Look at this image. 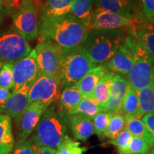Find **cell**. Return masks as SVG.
Returning <instances> with one entry per match:
<instances>
[{
	"label": "cell",
	"instance_id": "6da1fadb",
	"mask_svg": "<svg viewBox=\"0 0 154 154\" xmlns=\"http://www.w3.org/2000/svg\"><path fill=\"white\" fill-rule=\"evenodd\" d=\"M89 32V29L70 14L57 18L39 15L38 18L40 42L61 49L82 45Z\"/></svg>",
	"mask_w": 154,
	"mask_h": 154
},
{
	"label": "cell",
	"instance_id": "7a4b0ae2",
	"mask_svg": "<svg viewBox=\"0 0 154 154\" xmlns=\"http://www.w3.org/2000/svg\"><path fill=\"white\" fill-rule=\"evenodd\" d=\"M66 123L63 113L50 106L44 111L30 140L40 147L58 149L68 136Z\"/></svg>",
	"mask_w": 154,
	"mask_h": 154
},
{
	"label": "cell",
	"instance_id": "3957f363",
	"mask_svg": "<svg viewBox=\"0 0 154 154\" xmlns=\"http://www.w3.org/2000/svg\"><path fill=\"white\" fill-rule=\"evenodd\" d=\"M124 43L131 50L134 58L127 79L129 85L138 92L154 84V59L131 32L125 38Z\"/></svg>",
	"mask_w": 154,
	"mask_h": 154
},
{
	"label": "cell",
	"instance_id": "277c9868",
	"mask_svg": "<svg viewBox=\"0 0 154 154\" xmlns=\"http://www.w3.org/2000/svg\"><path fill=\"white\" fill-rule=\"evenodd\" d=\"M124 32L119 29L91 30L82 44L96 66L106 63L125 40Z\"/></svg>",
	"mask_w": 154,
	"mask_h": 154
},
{
	"label": "cell",
	"instance_id": "5b68a950",
	"mask_svg": "<svg viewBox=\"0 0 154 154\" xmlns=\"http://www.w3.org/2000/svg\"><path fill=\"white\" fill-rule=\"evenodd\" d=\"M95 66L83 45L61 49L59 79L62 87L76 85Z\"/></svg>",
	"mask_w": 154,
	"mask_h": 154
},
{
	"label": "cell",
	"instance_id": "8992f818",
	"mask_svg": "<svg viewBox=\"0 0 154 154\" xmlns=\"http://www.w3.org/2000/svg\"><path fill=\"white\" fill-rule=\"evenodd\" d=\"M32 51L29 42L14 26L0 32V60L14 63Z\"/></svg>",
	"mask_w": 154,
	"mask_h": 154
},
{
	"label": "cell",
	"instance_id": "52a82bcc",
	"mask_svg": "<svg viewBox=\"0 0 154 154\" xmlns=\"http://www.w3.org/2000/svg\"><path fill=\"white\" fill-rule=\"evenodd\" d=\"M14 27L26 38L33 41L38 36V5L35 0H22L12 14Z\"/></svg>",
	"mask_w": 154,
	"mask_h": 154
},
{
	"label": "cell",
	"instance_id": "ba28073f",
	"mask_svg": "<svg viewBox=\"0 0 154 154\" xmlns=\"http://www.w3.org/2000/svg\"><path fill=\"white\" fill-rule=\"evenodd\" d=\"M61 88L62 85L59 78L40 75L29 90V103H42L47 109L59 99Z\"/></svg>",
	"mask_w": 154,
	"mask_h": 154
},
{
	"label": "cell",
	"instance_id": "9c48e42d",
	"mask_svg": "<svg viewBox=\"0 0 154 154\" xmlns=\"http://www.w3.org/2000/svg\"><path fill=\"white\" fill-rule=\"evenodd\" d=\"M40 76L37 56L35 49L29 55L20 59L13 65V91H18L26 84H33Z\"/></svg>",
	"mask_w": 154,
	"mask_h": 154
},
{
	"label": "cell",
	"instance_id": "30bf717a",
	"mask_svg": "<svg viewBox=\"0 0 154 154\" xmlns=\"http://www.w3.org/2000/svg\"><path fill=\"white\" fill-rule=\"evenodd\" d=\"M40 75L59 78L61 49L56 46L39 42L35 47Z\"/></svg>",
	"mask_w": 154,
	"mask_h": 154
},
{
	"label": "cell",
	"instance_id": "8fae6325",
	"mask_svg": "<svg viewBox=\"0 0 154 154\" xmlns=\"http://www.w3.org/2000/svg\"><path fill=\"white\" fill-rule=\"evenodd\" d=\"M136 22L137 19L134 17L131 19L103 9H95L92 13L90 31L132 28Z\"/></svg>",
	"mask_w": 154,
	"mask_h": 154
},
{
	"label": "cell",
	"instance_id": "7c38bea8",
	"mask_svg": "<svg viewBox=\"0 0 154 154\" xmlns=\"http://www.w3.org/2000/svg\"><path fill=\"white\" fill-rule=\"evenodd\" d=\"M32 86V84H26L18 91H13L4 106L0 109V113L11 118L20 119L30 104L29 93Z\"/></svg>",
	"mask_w": 154,
	"mask_h": 154
},
{
	"label": "cell",
	"instance_id": "4fadbf2b",
	"mask_svg": "<svg viewBox=\"0 0 154 154\" xmlns=\"http://www.w3.org/2000/svg\"><path fill=\"white\" fill-rule=\"evenodd\" d=\"M47 108L39 103H32L20 118V134L17 143L27 140L29 136L34 131Z\"/></svg>",
	"mask_w": 154,
	"mask_h": 154
},
{
	"label": "cell",
	"instance_id": "5bb4252c",
	"mask_svg": "<svg viewBox=\"0 0 154 154\" xmlns=\"http://www.w3.org/2000/svg\"><path fill=\"white\" fill-rule=\"evenodd\" d=\"M129 83L124 75L114 74L110 86L109 102L106 111L112 113H119L128 91Z\"/></svg>",
	"mask_w": 154,
	"mask_h": 154
},
{
	"label": "cell",
	"instance_id": "9a60e30c",
	"mask_svg": "<svg viewBox=\"0 0 154 154\" xmlns=\"http://www.w3.org/2000/svg\"><path fill=\"white\" fill-rule=\"evenodd\" d=\"M134 61V58L132 51L124 42L113 57L108 61L106 66L108 71L114 74L128 75L131 70Z\"/></svg>",
	"mask_w": 154,
	"mask_h": 154
},
{
	"label": "cell",
	"instance_id": "2e32d148",
	"mask_svg": "<svg viewBox=\"0 0 154 154\" xmlns=\"http://www.w3.org/2000/svg\"><path fill=\"white\" fill-rule=\"evenodd\" d=\"M69 123L73 134L76 139L86 141L95 134L93 119L85 115L69 116Z\"/></svg>",
	"mask_w": 154,
	"mask_h": 154
},
{
	"label": "cell",
	"instance_id": "e0dca14e",
	"mask_svg": "<svg viewBox=\"0 0 154 154\" xmlns=\"http://www.w3.org/2000/svg\"><path fill=\"white\" fill-rule=\"evenodd\" d=\"M108 69L106 66H95L79 82L76 84V86L84 97L91 98L93 96L94 90L99 81L106 74Z\"/></svg>",
	"mask_w": 154,
	"mask_h": 154
},
{
	"label": "cell",
	"instance_id": "ac0fdd59",
	"mask_svg": "<svg viewBox=\"0 0 154 154\" xmlns=\"http://www.w3.org/2000/svg\"><path fill=\"white\" fill-rule=\"evenodd\" d=\"M95 9H101L128 18H134V3L133 0H93Z\"/></svg>",
	"mask_w": 154,
	"mask_h": 154
},
{
	"label": "cell",
	"instance_id": "d6986e66",
	"mask_svg": "<svg viewBox=\"0 0 154 154\" xmlns=\"http://www.w3.org/2000/svg\"><path fill=\"white\" fill-rule=\"evenodd\" d=\"M141 21L137 19V22L131 28V32L141 42L154 59V24L151 22Z\"/></svg>",
	"mask_w": 154,
	"mask_h": 154
},
{
	"label": "cell",
	"instance_id": "ffe728a7",
	"mask_svg": "<svg viewBox=\"0 0 154 154\" xmlns=\"http://www.w3.org/2000/svg\"><path fill=\"white\" fill-rule=\"evenodd\" d=\"M75 0H44L40 6V15L48 17H61L70 14Z\"/></svg>",
	"mask_w": 154,
	"mask_h": 154
},
{
	"label": "cell",
	"instance_id": "44dd1931",
	"mask_svg": "<svg viewBox=\"0 0 154 154\" xmlns=\"http://www.w3.org/2000/svg\"><path fill=\"white\" fill-rule=\"evenodd\" d=\"M14 143L11 117L0 113V154H10Z\"/></svg>",
	"mask_w": 154,
	"mask_h": 154
},
{
	"label": "cell",
	"instance_id": "7402d4cb",
	"mask_svg": "<svg viewBox=\"0 0 154 154\" xmlns=\"http://www.w3.org/2000/svg\"><path fill=\"white\" fill-rule=\"evenodd\" d=\"M84 98L76 85L67 86L59 98V108L61 112L69 116Z\"/></svg>",
	"mask_w": 154,
	"mask_h": 154
},
{
	"label": "cell",
	"instance_id": "603a6c76",
	"mask_svg": "<svg viewBox=\"0 0 154 154\" xmlns=\"http://www.w3.org/2000/svg\"><path fill=\"white\" fill-rule=\"evenodd\" d=\"M126 119V128L133 136L143 139L151 148H154V138L147 129L144 123L134 116H124Z\"/></svg>",
	"mask_w": 154,
	"mask_h": 154
},
{
	"label": "cell",
	"instance_id": "cb8c5ba5",
	"mask_svg": "<svg viewBox=\"0 0 154 154\" xmlns=\"http://www.w3.org/2000/svg\"><path fill=\"white\" fill-rule=\"evenodd\" d=\"M93 7V0H75L70 14L78 19L90 30V24L94 11Z\"/></svg>",
	"mask_w": 154,
	"mask_h": 154
},
{
	"label": "cell",
	"instance_id": "d4e9b609",
	"mask_svg": "<svg viewBox=\"0 0 154 154\" xmlns=\"http://www.w3.org/2000/svg\"><path fill=\"white\" fill-rule=\"evenodd\" d=\"M114 73L108 71L104 76L99 81L94 90L92 99H95L106 111L110 94V86Z\"/></svg>",
	"mask_w": 154,
	"mask_h": 154
},
{
	"label": "cell",
	"instance_id": "484cf974",
	"mask_svg": "<svg viewBox=\"0 0 154 154\" xmlns=\"http://www.w3.org/2000/svg\"><path fill=\"white\" fill-rule=\"evenodd\" d=\"M139 111L137 118H142L147 113L154 112V84L138 92Z\"/></svg>",
	"mask_w": 154,
	"mask_h": 154
},
{
	"label": "cell",
	"instance_id": "4316f807",
	"mask_svg": "<svg viewBox=\"0 0 154 154\" xmlns=\"http://www.w3.org/2000/svg\"><path fill=\"white\" fill-rule=\"evenodd\" d=\"M139 98L138 92L135 91L129 85L119 113L123 116L130 115L136 117L139 111Z\"/></svg>",
	"mask_w": 154,
	"mask_h": 154
},
{
	"label": "cell",
	"instance_id": "83f0119b",
	"mask_svg": "<svg viewBox=\"0 0 154 154\" xmlns=\"http://www.w3.org/2000/svg\"><path fill=\"white\" fill-rule=\"evenodd\" d=\"M101 111H104L97 101L91 98L84 97L69 116L82 114L93 119L96 115L99 114Z\"/></svg>",
	"mask_w": 154,
	"mask_h": 154
},
{
	"label": "cell",
	"instance_id": "f1b7e54d",
	"mask_svg": "<svg viewBox=\"0 0 154 154\" xmlns=\"http://www.w3.org/2000/svg\"><path fill=\"white\" fill-rule=\"evenodd\" d=\"M126 128V119L124 116L119 113H114L111 117L105 132V138L114 139Z\"/></svg>",
	"mask_w": 154,
	"mask_h": 154
},
{
	"label": "cell",
	"instance_id": "f546056e",
	"mask_svg": "<svg viewBox=\"0 0 154 154\" xmlns=\"http://www.w3.org/2000/svg\"><path fill=\"white\" fill-rule=\"evenodd\" d=\"M113 114L107 111H101L93 119L95 134L100 138H105V132Z\"/></svg>",
	"mask_w": 154,
	"mask_h": 154
},
{
	"label": "cell",
	"instance_id": "4dcf8cb0",
	"mask_svg": "<svg viewBox=\"0 0 154 154\" xmlns=\"http://www.w3.org/2000/svg\"><path fill=\"white\" fill-rule=\"evenodd\" d=\"M132 137L133 135L126 128H125L116 138L111 140L109 143L115 146L118 149L119 154L127 153Z\"/></svg>",
	"mask_w": 154,
	"mask_h": 154
},
{
	"label": "cell",
	"instance_id": "1f68e13d",
	"mask_svg": "<svg viewBox=\"0 0 154 154\" xmlns=\"http://www.w3.org/2000/svg\"><path fill=\"white\" fill-rule=\"evenodd\" d=\"M86 150L85 148L81 147L79 142L74 141L67 136L57 149V154H82Z\"/></svg>",
	"mask_w": 154,
	"mask_h": 154
},
{
	"label": "cell",
	"instance_id": "d6a6232c",
	"mask_svg": "<svg viewBox=\"0 0 154 154\" xmlns=\"http://www.w3.org/2000/svg\"><path fill=\"white\" fill-rule=\"evenodd\" d=\"M13 65V63H5L0 71V85L9 90L14 88Z\"/></svg>",
	"mask_w": 154,
	"mask_h": 154
},
{
	"label": "cell",
	"instance_id": "836d02e7",
	"mask_svg": "<svg viewBox=\"0 0 154 154\" xmlns=\"http://www.w3.org/2000/svg\"><path fill=\"white\" fill-rule=\"evenodd\" d=\"M151 146L142 138L133 136L127 153L147 154L151 151Z\"/></svg>",
	"mask_w": 154,
	"mask_h": 154
},
{
	"label": "cell",
	"instance_id": "e575fe53",
	"mask_svg": "<svg viewBox=\"0 0 154 154\" xmlns=\"http://www.w3.org/2000/svg\"><path fill=\"white\" fill-rule=\"evenodd\" d=\"M13 154H34V143L27 139L21 143H17Z\"/></svg>",
	"mask_w": 154,
	"mask_h": 154
},
{
	"label": "cell",
	"instance_id": "d590c367",
	"mask_svg": "<svg viewBox=\"0 0 154 154\" xmlns=\"http://www.w3.org/2000/svg\"><path fill=\"white\" fill-rule=\"evenodd\" d=\"M146 17L151 19L154 15V0H140Z\"/></svg>",
	"mask_w": 154,
	"mask_h": 154
},
{
	"label": "cell",
	"instance_id": "8d00e7d4",
	"mask_svg": "<svg viewBox=\"0 0 154 154\" xmlns=\"http://www.w3.org/2000/svg\"><path fill=\"white\" fill-rule=\"evenodd\" d=\"M142 121L154 138V112L147 113L142 117Z\"/></svg>",
	"mask_w": 154,
	"mask_h": 154
},
{
	"label": "cell",
	"instance_id": "74e56055",
	"mask_svg": "<svg viewBox=\"0 0 154 154\" xmlns=\"http://www.w3.org/2000/svg\"><path fill=\"white\" fill-rule=\"evenodd\" d=\"M10 95L11 93L9 89L0 85V109L4 106Z\"/></svg>",
	"mask_w": 154,
	"mask_h": 154
},
{
	"label": "cell",
	"instance_id": "f35d334b",
	"mask_svg": "<svg viewBox=\"0 0 154 154\" xmlns=\"http://www.w3.org/2000/svg\"><path fill=\"white\" fill-rule=\"evenodd\" d=\"M34 154H57V150L48 147H40L34 145Z\"/></svg>",
	"mask_w": 154,
	"mask_h": 154
},
{
	"label": "cell",
	"instance_id": "ab89813d",
	"mask_svg": "<svg viewBox=\"0 0 154 154\" xmlns=\"http://www.w3.org/2000/svg\"><path fill=\"white\" fill-rule=\"evenodd\" d=\"M2 1L5 3L6 8L16 10L19 7L22 0H2Z\"/></svg>",
	"mask_w": 154,
	"mask_h": 154
},
{
	"label": "cell",
	"instance_id": "60d3db41",
	"mask_svg": "<svg viewBox=\"0 0 154 154\" xmlns=\"http://www.w3.org/2000/svg\"><path fill=\"white\" fill-rule=\"evenodd\" d=\"M5 5L0 2V24H1L2 21L4 11H5Z\"/></svg>",
	"mask_w": 154,
	"mask_h": 154
},
{
	"label": "cell",
	"instance_id": "b9f144b4",
	"mask_svg": "<svg viewBox=\"0 0 154 154\" xmlns=\"http://www.w3.org/2000/svg\"><path fill=\"white\" fill-rule=\"evenodd\" d=\"M149 21H150V22H151L152 23V24H154V15H153V17H152V18H151V19H150Z\"/></svg>",
	"mask_w": 154,
	"mask_h": 154
},
{
	"label": "cell",
	"instance_id": "7bdbcfd3",
	"mask_svg": "<svg viewBox=\"0 0 154 154\" xmlns=\"http://www.w3.org/2000/svg\"><path fill=\"white\" fill-rule=\"evenodd\" d=\"M147 154H154V149L151 150V151H150L149 153H147Z\"/></svg>",
	"mask_w": 154,
	"mask_h": 154
},
{
	"label": "cell",
	"instance_id": "ee69618b",
	"mask_svg": "<svg viewBox=\"0 0 154 154\" xmlns=\"http://www.w3.org/2000/svg\"><path fill=\"white\" fill-rule=\"evenodd\" d=\"M0 2H1V3H2V4H4V2H3V1H2V0H0ZM4 5H5V4H4Z\"/></svg>",
	"mask_w": 154,
	"mask_h": 154
},
{
	"label": "cell",
	"instance_id": "f6af8a7d",
	"mask_svg": "<svg viewBox=\"0 0 154 154\" xmlns=\"http://www.w3.org/2000/svg\"><path fill=\"white\" fill-rule=\"evenodd\" d=\"M1 67H2V63L0 62V69H1Z\"/></svg>",
	"mask_w": 154,
	"mask_h": 154
},
{
	"label": "cell",
	"instance_id": "bcb514c9",
	"mask_svg": "<svg viewBox=\"0 0 154 154\" xmlns=\"http://www.w3.org/2000/svg\"><path fill=\"white\" fill-rule=\"evenodd\" d=\"M124 154H133V153H124Z\"/></svg>",
	"mask_w": 154,
	"mask_h": 154
},
{
	"label": "cell",
	"instance_id": "7dc6e473",
	"mask_svg": "<svg viewBox=\"0 0 154 154\" xmlns=\"http://www.w3.org/2000/svg\"><path fill=\"white\" fill-rule=\"evenodd\" d=\"M4 4H5V3H4Z\"/></svg>",
	"mask_w": 154,
	"mask_h": 154
}]
</instances>
